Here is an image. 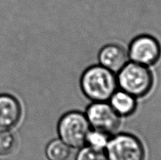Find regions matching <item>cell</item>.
I'll use <instances>...</instances> for the list:
<instances>
[{
  "instance_id": "ba28073f",
  "label": "cell",
  "mask_w": 161,
  "mask_h": 160,
  "mask_svg": "<svg viewBox=\"0 0 161 160\" xmlns=\"http://www.w3.org/2000/svg\"><path fill=\"white\" fill-rule=\"evenodd\" d=\"M100 65L111 72H119L129 61L127 51L116 44H108L101 49L98 53Z\"/></svg>"
},
{
  "instance_id": "30bf717a",
  "label": "cell",
  "mask_w": 161,
  "mask_h": 160,
  "mask_svg": "<svg viewBox=\"0 0 161 160\" xmlns=\"http://www.w3.org/2000/svg\"><path fill=\"white\" fill-rule=\"evenodd\" d=\"M70 153V147L61 139L50 141L46 147V155L49 160H67Z\"/></svg>"
},
{
  "instance_id": "7a4b0ae2",
  "label": "cell",
  "mask_w": 161,
  "mask_h": 160,
  "mask_svg": "<svg viewBox=\"0 0 161 160\" xmlns=\"http://www.w3.org/2000/svg\"><path fill=\"white\" fill-rule=\"evenodd\" d=\"M118 86L135 97H142L151 90L153 78L146 66L130 61L118 72Z\"/></svg>"
},
{
  "instance_id": "4fadbf2b",
  "label": "cell",
  "mask_w": 161,
  "mask_h": 160,
  "mask_svg": "<svg viewBox=\"0 0 161 160\" xmlns=\"http://www.w3.org/2000/svg\"><path fill=\"white\" fill-rule=\"evenodd\" d=\"M75 160H107V158L102 150L84 145L77 154Z\"/></svg>"
},
{
  "instance_id": "277c9868",
  "label": "cell",
  "mask_w": 161,
  "mask_h": 160,
  "mask_svg": "<svg viewBox=\"0 0 161 160\" xmlns=\"http://www.w3.org/2000/svg\"><path fill=\"white\" fill-rule=\"evenodd\" d=\"M108 160H144L145 150L138 138L129 133L115 135L106 146Z\"/></svg>"
},
{
  "instance_id": "3957f363",
  "label": "cell",
  "mask_w": 161,
  "mask_h": 160,
  "mask_svg": "<svg viewBox=\"0 0 161 160\" xmlns=\"http://www.w3.org/2000/svg\"><path fill=\"white\" fill-rule=\"evenodd\" d=\"M91 126L86 115L72 111L61 116L58 124L60 139L70 147H82L86 145V137Z\"/></svg>"
},
{
  "instance_id": "6da1fadb",
  "label": "cell",
  "mask_w": 161,
  "mask_h": 160,
  "mask_svg": "<svg viewBox=\"0 0 161 160\" xmlns=\"http://www.w3.org/2000/svg\"><path fill=\"white\" fill-rule=\"evenodd\" d=\"M84 95L94 102H105L117 90L116 73L102 65H93L84 71L80 79Z\"/></svg>"
},
{
  "instance_id": "52a82bcc",
  "label": "cell",
  "mask_w": 161,
  "mask_h": 160,
  "mask_svg": "<svg viewBox=\"0 0 161 160\" xmlns=\"http://www.w3.org/2000/svg\"><path fill=\"white\" fill-rule=\"evenodd\" d=\"M21 117V106L15 97L0 94V130L14 128Z\"/></svg>"
},
{
  "instance_id": "5b68a950",
  "label": "cell",
  "mask_w": 161,
  "mask_h": 160,
  "mask_svg": "<svg viewBox=\"0 0 161 160\" xmlns=\"http://www.w3.org/2000/svg\"><path fill=\"white\" fill-rule=\"evenodd\" d=\"M85 115L91 128L109 135L116 131L120 125V116L106 101L94 102L88 106Z\"/></svg>"
},
{
  "instance_id": "8fae6325",
  "label": "cell",
  "mask_w": 161,
  "mask_h": 160,
  "mask_svg": "<svg viewBox=\"0 0 161 160\" xmlns=\"http://www.w3.org/2000/svg\"><path fill=\"white\" fill-rule=\"evenodd\" d=\"M109 139V134L94 129V130H90L86 137V144H87L88 146L95 149L103 151L106 147Z\"/></svg>"
},
{
  "instance_id": "7c38bea8",
  "label": "cell",
  "mask_w": 161,
  "mask_h": 160,
  "mask_svg": "<svg viewBox=\"0 0 161 160\" xmlns=\"http://www.w3.org/2000/svg\"><path fill=\"white\" fill-rule=\"evenodd\" d=\"M16 145L14 135L9 130H0V155H7L14 151Z\"/></svg>"
},
{
  "instance_id": "9c48e42d",
  "label": "cell",
  "mask_w": 161,
  "mask_h": 160,
  "mask_svg": "<svg viewBox=\"0 0 161 160\" xmlns=\"http://www.w3.org/2000/svg\"><path fill=\"white\" fill-rule=\"evenodd\" d=\"M110 105L119 116H129L135 112L137 107L135 97L119 89L110 97Z\"/></svg>"
},
{
  "instance_id": "8992f818",
  "label": "cell",
  "mask_w": 161,
  "mask_h": 160,
  "mask_svg": "<svg viewBox=\"0 0 161 160\" xmlns=\"http://www.w3.org/2000/svg\"><path fill=\"white\" fill-rule=\"evenodd\" d=\"M127 53L131 61L147 67L156 64L160 59L161 47L156 38L141 35L131 41Z\"/></svg>"
}]
</instances>
